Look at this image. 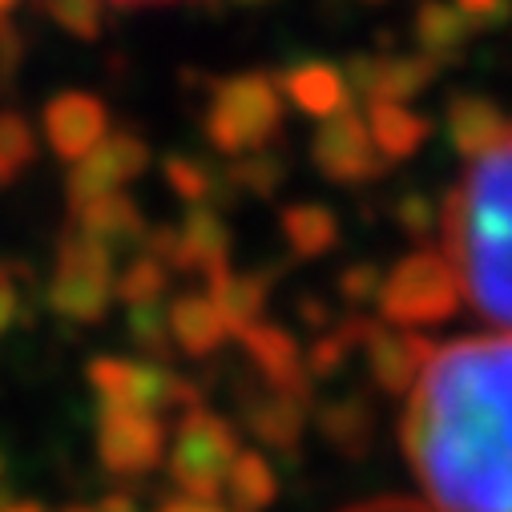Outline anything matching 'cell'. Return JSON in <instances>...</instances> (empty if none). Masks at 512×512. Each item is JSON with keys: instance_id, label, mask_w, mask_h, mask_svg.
<instances>
[{"instance_id": "6da1fadb", "label": "cell", "mask_w": 512, "mask_h": 512, "mask_svg": "<svg viewBox=\"0 0 512 512\" xmlns=\"http://www.w3.org/2000/svg\"><path fill=\"white\" fill-rule=\"evenodd\" d=\"M400 444L436 512H512V331L432 351Z\"/></svg>"}, {"instance_id": "7a4b0ae2", "label": "cell", "mask_w": 512, "mask_h": 512, "mask_svg": "<svg viewBox=\"0 0 512 512\" xmlns=\"http://www.w3.org/2000/svg\"><path fill=\"white\" fill-rule=\"evenodd\" d=\"M440 230L464 303L512 327V130L468 162L440 210Z\"/></svg>"}, {"instance_id": "3957f363", "label": "cell", "mask_w": 512, "mask_h": 512, "mask_svg": "<svg viewBox=\"0 0 512 512\" xmlns=\"http://www.w3.org/2000/svg\"><path fill=\"white\" fill-rule=\"evenodd\" d=\"M206 138L218 154L242 158L259 154L283 134V93L267 73H238L210 85L206 97Z\"/></svg>"}, {"instance_id": "277c9868", "label": "cell", "mask_w": 512, "mask_h": 512, "mask_svg": "<svg viewBox=\"0 0 512 512\" xmlns=\"http://www.w3.org/2000/svg\"><path fill=\"white\" fill-rule=\"evenodd\" d=\"M460 303L464 295L448 254L432 246H420L416 254L400 259L392 275H383V287H379V315L388 327H400V331L440 327L456 319Z\"/></svg>"}, {"instance_id": "5b68a950", "label": "cell", "mask_w": 512, "mask_h": 512, "mask_svg": "<svg viewBox=\"0 0 512 512\" xmlns=\"http://www.w3.org/2000/svg\"><path fill=\"white\" fill-rule=\"evenodd\" d=\"M238 452V436L222 416L190 408L178 416V432L170 444V480L190 500H218Z\"/></svg>"}, {"instance_id": "8992f818", "label": "cell", "mask_w": 512, "mask_h": 512, "mask_svg": "<svg viewBox=\"0 0 512 512\" xmlns=\"http://www.w3.org/2000/svg\"><path fill=\"white\" fill-rule=\"evenodd\" d=\"M113 279V250L65 230L57 242V271L45 299L53 315L69 323H101L113 307Z\"/></svg>"}, {"instance_id": "52a82bcc", "label": "cell", "mask_w": 512, "mask_h": 512, "mask_svg": "<svg viewBox=\"0 0 512 512\" xmlns=\"http://www.w3.org/2000/svg\"><path fill=\"white\" fill-rule=\"evenodd\" d=\"M89 383L101 400V408H130V412H150V416H170V412H190L198 408V392L162 363H138V359H113L101 355L89 363Z\"/></svg>"}, {"instance_id": "ba28073f", "label": "cell", "mask_w": 512, "mask_h": 512, "mask_svg": "<svg viewBox=\"0 0 512 512\" xmlns=\"http://www.w3.org/2000/svg\"><path fill=\"white\" fill-rule=\"evenodd\" d=\"M97 456L105 472L134 480L162 464L166 456V420L130 408H101L97 412Z\"/></svg>"}, {"instance_id": "9c48e42d", "label": "cell", "mask_w": 512, "mask_h": 512, "mask_svg": "<svg viewBox=\"0 0 512 512\" xmlns=\"http://www.w3.org/2000/svg\"><path fill=\"white\" fill-rule=\"evenodd\" d=\"M311 158H315L319 174H327L331 182H343V186L375 182L383 170H388V162H383L379 150L371 146L367 121L351 105L339 109L335 117H323V125L311 138Z\"/></svg>"}, {"instance_id": "30bf717a", "label": "cell", "mask_w": 512, "mask_h": 512, "mask_svg": "<svg viewBox=\"0 0 512 512\" xmlns=\"http://www.w3.org/2000/svg\"><path fill=\"white\" fill-rule=\"evenodd\" d=\"M150 166V146L138 134H105L85 158L69 166L65 190H69V210H81L93 198L117 194L125 182L142 178Z\"/></svg>"}, {"instance_id": "8fae6325", "label": "cell", "mask_w": 512, "mask_h": 512, "mask_svg": "<svg viewBox=\"0 0 512 512\" xmlns=\"http://www.w3.org/2000/svg\"><path fill=\"white\" fill-rule=\"evenodd\" d=\"M359 351H363V359H367L371 379L379 383V392L408 396L412 383H416L420 371H424V363L432 359L436 343L424 339L420 331H400V327H388V323L367 319V323H363Z\"/></svg>"}, {"instance_id": "7c38bea8", "label": "cell", "mask_w": 512, "mask_h": 512, "mask_svg": "<svg viewBox=\"0 0 512 512\" xmlns=\"http://www.w3.org/2000/svg\"><path fill=\"white\" fill-rule=\"evenodd\" d=\"M440 77V65L424 53L416 57H351L343 69L347 93L371 101H396L408 105L416 101L432 81Z\"/></svg>"}, {"instance_id": "4fadbf2b", "label": "cell", "mask_w": 512, "mask_h": 512, "mask_svg": "<svg viewBox=\"0 0 512 512\" xmlns=\"http://www.w3.org/2000/svg\"><path fill=\"white\" fill-rule=\"evenodd\" d=\"M238 339H242L246 359L254 363V371L263 375L267 388L299 396V400L311 404V375L303 367V351L291 339V331H283L279 323L259 319V323H250L246 331H238Z\"/></svg>"}, {"instance_id": "5bb4252c", "label": "cell", "mask_w": 512, "mask_h": 512, "mask_svg": "<svg viewBox=\"0 0 512 512\" xmlns=\"http://www.w3.org/2000/svg\"><path fill=\"white\" fill-rule=\"evenodd\" d=\"M41 125H45V142L57 158H65L69 166L77 158H85L101 138H105V125H109V113L105 105L93 97V93H61L45 105L41 113Z\"/></svg>"}, {"instance_id": "9a60e30c", "label": "cell", "mask_w": 512, "mask_h": 512, "mask_svg": "<svg viewBox=\"0 0 512 512\" xmlns=\"http://www.w3.org/2000/svg\"><path fill=\"white\" fill-rule=\"evenodd\" d=\"M174 230H178V246L170 271L202 275L206 283L230 271V230L210 206H190V214Z\"/></svg>"}, {"instance_id": "2e32d148", "label": "cell", "mask_w": 512, "mask_h": 512, "mask_svg": "<svg viewBox=\"0 0 512 512\" xmlns=\"http://www.w3.org/2000/svg\"><path fill=\"white\" fill-rule=\"evenodd\" d=\"M307 412H311L307 400L275 392V388H267V383L263 388H246L242 392V420L254 432V440L267 444V448H283V452L295 448L303 440Z\"/></svg>"}, {"instance_id": "e0dca14e", "label": "cell", "mask_w": 512, "mask_h": 512, "mask_svg": "<svg viewBox=\"0 0 512 512\" xmlns=\"http://www.w3.org/2000/svg\"><path fill=\"white\" fill-rule=\"evenodd\" d=\"M69 230L117 254L121 246L146 238V218H142V210L134 206L130 194L117 190V194L93 198V202H85L81 210H73V226H69Z\"/></svg>"}, {"instance_id": "ac0fdd59", "label": "cell", "mask_w": 512, "mask_h": 512, "mask_svg": "<svg viewBox=\"0 0 512 512\" xmlns=\"http://www.w3.org/2000/svg\"><path fill=\"white\" fill-rule=\"evenodd\" d=\"M448 142L460 158H480L484 150H492L512 125L504 117V109L480 93H460L452 105H448Z\"/></svg>"}, {"instance_id": "d6986e66", "label": "cell", "mask_w": 512, "mask_h": 512, "mask_svg": "<svg viewBox=\"0 0 512 512\" xmlns=\"http://www.w3.org/2000/svg\"><path fill=\"white\" fill-rule=\"evenodd\" d=\"M166 327H170L174 351L194 355V359L214 355L230 339V331H226V323H222V315H218L210 295H178L166 307Z\"/></svg>"}, {"instance_id": "ffe728a7", "label": "cell", "mask_w": 512, "mask_h": 512, "mask_svg": "<svg viewBox=\"0 0 512 512\" xmlns=\"http://www.w3.org/2000/svg\"><path fill=\"white\" fill-rule=\"evenodd\" d=\"M363 121H367L371 146L379 150V158L388 166L412 158L432 134V121L424 113H412L408 105H396V101H371Z\"/></svg>"}, {"instance_id": "44dd1931", "label": "cell", "mask_w": 512, "mask_h": 512, "mask_svg": "<svg viewBox=\"0 0 512 512\" xmlns=\"http://www.w3.org/2000/svg\"><path fill=\"white\" fill-rule=\"evenodd\" d=\"M279 93L295 101V109H303L307 117H335L339 109L351 105V93H347V81L339 69L323 65V61H307V65H295L279 77Z\"/></svg>"}, {"instance_id": "7402d4cb", "label": "cell", "mask_w": 512, "mask_h": 512, "mask_svg": "<svg viewBox=\"0 0 512 512\" xmlns=\"http://www.w3.org/2000/svg\"><path fill=\"white\" fill-rule=\"evenodd\" d=\"M476 29L464 21V13L448 0H424L416 13V41L424 49V57H432L436 65L456 61L468 45H472Z\"/></svg>"}, {"instance_id": "603a6c76", "label": "cell", "mask_w": 512, "mask_h": 512, "mask_svg": "<svg viewBox=\"0 0 512 512\" xmlns=\"http://www.w3.org/2000/svg\"><path fill=\"white\" fill-rule=\"evenodd\" d=\"M267 275H234V271H222L218 279L206 283V295L214 299L222 323L230 335L246 331L250 323H259L263 311H267Z\"/></svg>"}, {"instance_id": "cb8c5ba5", "label": "cell", "mask_w": 512, "mask_h": 512, "mask_svg": "<svg viewBox=\"0 0 512 512\" xmlns=\"http://www.w3.org/2000/svg\"><path fill=\"white\" fill-rule=\"evenodd\" d=\"M222 496L230 500V512H267L279 500V476L267 464V456L238 452L230 472H226Z\"/></svg>"}, {"instance_id": "d4e9b609", "label": "cell", "mask_w": 512, "mask_h": 512, "mask_svg": "<svg viewBox=\"0 0 512 512\" xmlns=\"http://www.w3.org/2000/svg\"><path fill=\"white\" fill-rule=\"evenodd\" d=\"M283 238L295 259H323L339 242V218L319 202H295L283 210Z\"/></svg>"}, {"instance_id": "484cf974", "label": "cell", "mask_w": 512, "mask_h": 512, "mask_svg": "<svg viewBox=\"0 0 512 512\" xmlns=\"http://www.w3.org/2000/svg\"><path fill=\"white\" fill-rule=\"evenodd\" d=\"M315 424H319L323 440L343 456H363L371 444V432H375L371 408L363 400H331L315 412Z\"/></svg>"}, {"instance_id": "4316f807", "label": "cell", "mask_w": 512, "mask_h": 512, "mask_svg": "<svg viewBox=\"0 0 512 512\" xmlns=\"http://www.w3.org/2000/svg\"><path fill=\"white\" fill-rule=\"evenodd\" d=\"M363 315H347L339 327H331L327 335H319L315 343H311V351H307V359H303V367H307V375L311 379H331L355 351H359V339H363Z\"/></svg>"}, {"instance_id": "83f0119b", "label": "cell", "mask_w": 512, "mask_h": 512, "mask_svg": "<svg viewBox=\"0 0 512 512\" xmlns=\"http://www.w3.org/2000/svg\"><path fill=\"white\" fill-rule=\"evenodd\" d=\"M37 162V134L25 113L0 109V186H13Z\"/></svg>"}, {"instance_id": "f1b7e54d", "label": "cell", "mask_w": 512, "mask_h": 512, "mask_svg": "<svg viewBox=\"0 0 512 512\" xmlns=\"http://www.w3.org/2000/svg\"><path fill=\"white\" fill-rule=\"evenodd\" d=\"M166 287H170V271L154 254H138V259L113 279V299H121L125 307H146V303H162Z\"/></svg>"}, {"instance_id": "f546056e", "label": "cell", "mask_w": 512, "mask_h": 512, "mask_svg": "<svg viewBox=\"0 0 512 512\" xmlns=\"http://www.w3.org/2000/svg\"><path fill=\"white\" fill-rule=\"evenodd\" d=\"M166 182H170V190L182 198V202H190V206H206L214 194H218V174H214V166L210 162H202V158H190V154H170L166 158Z\"/></svg>"}, {"instance_id": "4dcf8cb0", "label": "cell", "mask_w": 512, "mask_h": 512, "mask_svg": "<svg viewBox=\"0 0 512 512\" xmlns=\"http://www.w3.org/2000/svg\"><path fill=\"white\" fill-rule=\"evenodd\" d=\"M279 182H283V162H279L275 154H267V150L242 154V158H234L230 170H226V186L250 190V194H259V198H271V194L279 190Z\"/></svg>"}, {"instance_id": "1f68e13d", "label": "cell", "mask_w": 512, "mask_h": 512, "mask_svg": "<svg viewBox=\"0 0 512 512\" xmlns=\"http://www.w3.org/2000/svg\"><path fill=\"white\" fill-rule=\"evenodd\" d=\"M130 339L138 351L150 355V363H162L174 355V339H170V327H166V311L158 303H146V307H130Z\"/></svg>"}, {"instance_id": "d6a6232c", "label": "cell", "mask_w": 512, "mask_h": 512, "mask_svg": "<svg viewBox=\"0 0 512 512\" xmlns=\"http://www.w3.org/2000/svg\"><path fill=\"white\" fill-rule=\"evenodd\" d=\"M45 13L69 37H81V41L101 37V0H45Z\"/></svg>"}, {"instance_id": "836d02e7", "label": "cell", "mask_w": 512, "mask_h": 512, "mask_svg": "<svg viewBox=\"0 0 512 512\" xmlns=\"http://www.w3.org/2000/svg\"><path fill=\"white\" fill-rule=\"evenodd\" d=\"M396 222L408 238H428L440 226V206L428 194H404L396 202Z\"/></svg>"}, {"instance_id": "e575fe53", "label": "cell", "mask_w": 512, "mask_h": 512, "mask_svg": "<svg viewBox=\"0 0 512 512\" xmlns=\"http://www.w3.org/2000/svg\"><path fill=\"white\" fill-rule=\"evenodd\" d=\"M379 287H383V275H379L375 263H355V267H347V271L339 275V295H343L347 303H355V307L379 299Z\"/></svg>"}, {"instance_id": "d590c367", "label": "cell", "mask_w": 512, "mask_h": 512, "mask_svg": "<svg viewBox=\"0 0 512 512\" xmlns=\"http://www.w3.org/2000/svg\"><path fill=\"white\" fill-rule=\"evenodd\" d=\"M452 5L464 13V21L480 33V29H496L512 17V0H452Z\"/></svg>"}, {"instance_id": "8d00e7d4", "label": "cell", "mask_w": 512, "mask_h": 512, "mask_svg": "<svg viewBox=\"0 0 512 512\" xmlns=\"http://www.w3.org/2000/svg\"><path fill=\"white\" fill-rule=\"evenodd\" d=\"M17 323H21V283L5 279V271H0V339H5Z\"/></svg>"}, {"instance_id": "74e56055", "label": "cell", "mask_w": 512, "mask_h": 512, "mask_svg": "<svg viewBox=\"0 0 512 512\" xmlns=\"http://www.w3.org/2000/svg\"><path fill=\"white\" fill-rule=\"evenodd\" d=\"M21 53H25V45H21V29L9 21V17H0V73H13L17 65H21Z\"/></svg>"}, {"instance_id": "f35d334b", "label": "cell", "mask_w": 512, "mask_h": 512, "mask_svg": "<svg viewBox=\"0 0 512 512\" xmlns=\"http://www.w3.org/2000/svg\"><path fill=\"white\" fill-rule=\"evenodd\" d=\"M343 512H436L420 500H404V496H379V500H363V504H351Z\"/></svg>"}, {"instance_id": "ab89813d", "label": "cell", "mask_w": 512, "mask_h": 512, "mask_svg": "<svg viewBox=\"0 0 512 512\" xmlns=\"http://www.w3.org/2000/svg\"><path fill=\"white\" fill-rule=\"evenodd\" d=\"M158 512H230L226 504H218V500H190V496H174V500H166Z\"/></svg>"}, {"instance_id": "60d3db41", "label": "cell", "mask_w": 512, "mask_h": 512, "mask_svg": "<svg viewBox=\"0 0 512 512\" xmlns=\"http://www.w3.org/2000/svg\"><path fill=\"white\" fill-rule=\"evenodd\" d=\"M299 319L307 323V327H327L331 323V311H327V303L323 299H299Z\"/></svg>"}, {"instance_id": "b9f144b4", "label": "cell", "mask_w": 512, "mask_h": 512, "mask_svg": "<svg viewBox=\"0 0 512 512\" xmlns=\"http://www.w3.org/2000/svg\"><path fill=\"white\" fill-rule=\"evenodd\" d=\"M97 512H138V504H134L130 496H121V492H113V496H105V500L97 504Z\"/></svg>"}, {"instance_id": "7bdbcfd3", "label": "cell", "mask_w": 512, "mask_h": 512, "mask_svg": "<svg viewBox=\"0 0 512 512\" xmlns=\"http://www.w3.org/2000/svg\"><path fill=\"white\" fill-rule=\"evenodd\" d=\"M0 512H49L45 504H37V500H0Z\"/></svg>"}, {"instance_id": "ee69618b", "label": "cell", "mask_w": 512, "mask_h": 512, "mask_svg": "<svg viewBox=\"0 0 512 512\" xmlns=\"http://www.w3.org/2000/svg\"><path fill=\"white\" fill-rule=\"evenodd\" d=\"M113 5H130L134 9V5H170V0H113Z\"/></svg>"}, {"instance_id": "f6af8a7d", "label": "cell", "mask_w": 512, "mask_h": 512, "mask_svg": "<svg viewBox=\"0 0 512 512\" xmlns=\"http://www.w3.org/2000/svg\"><path fill=\"white\" fill-rule=\"evenodd\" d=\"M13 5H17V0H0V17H5V13L13 9Z\"/></svg>"}, {"instance_id": "bcb514c9", "label": "cell", "mask_w": 512, "mask_h": 512, "mask_svg": "<svg viewBox=\"0 0 512 512\" xmlns=\"http://www.w3.org/2000/svg\"><path fill=\"white\" fill-rule=\"evenodd\" d=\"M234 5H267V0H234Z\"/></svg>"}, {"instance_id": "7dc6e473", "label": "cell", "mask_w": 512, "mask_h": 512, "mask_svg": "<svg viewBox=\"0 0 512 512\" xmlns=\"http://www.w3.org/2000/svg\"><path fill=\"white\" fill-rule=\"evenodd\" d=\"M69 512H97V508H69Z\"/></svg>"}, {"instance_id": "c3c4849f", "label": "cell", "mask_w": 512, "mask_h": 512, "mask_svg": "<svg viewBox=\"0 0 512 512\" xmlns=\"http://www.w3.org/2000/svg\"><path fill=\"white\" fill-rule=\"evenodd\" d=\"M367 5H383V0H367Z\"/></svg>"}]
</instances>
